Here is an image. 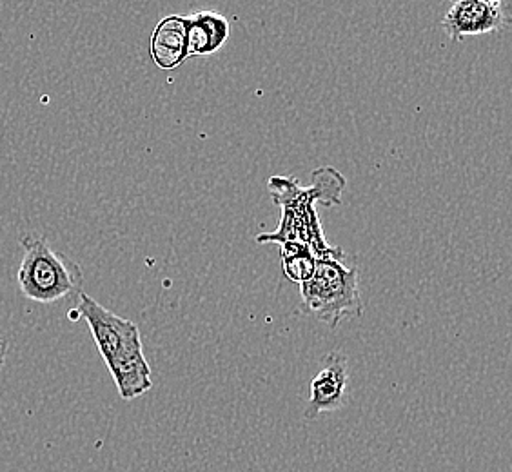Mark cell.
<instances>
[{
  "mask_svg": "<svg viewBox=\"0 0 512 472\" xmlns=\"http://www.w3.org/2000/svg\"><path fill=\"white\" fill-rule=\"evenodd\" d=\"M24 256L17 271L20 295L30 302L53 305L82 295L84 275L77 262L57 253L44 236H20Z\"/></svg>",
  "mask_w": 512,
  "mask_h": 472,
  "instance_id": "cell-1",
  "label": "cell"
},
{
  "mask_svg": "<svg viewBox=\"0 0 512 472\" xmlns=\"http://www.w3.org/2000/svg\"><path fill=\"white\" fill-rule=\"evenodd\" d=\"M344 260L340 247L333 255L318 258L315 275L300 286L302 311L331 329L364 315L358 269L345 266Z\"/></svg>",
  "mask_w": 512,
  "mask_h": 472,
  "instance_id": "cell-2",
  "label": "cell"
},
{
  "mask_svg": "<svg viewBox=\"0 0 512 472\" xmlns=\"http://www.w3.org/2000/svg\"><path fill=\"white\" fill-rule=\"evenodd\" d=\"M77 313L88 322L89 331L93 335L104 364L111 362L122 349L142 342L137 324L109 311L86 293L79 296Z\"/></svg>",
  "mask_w": 512,
  "mask_h": 472,
  "instance_id": "cell-3",
  "label": "cell"
},
{
  "mask_svg": "<svg viewBox=\"0 0 512 472\" xmlns=\"http://www.w3.org/2000/svg\"><path fill=\"white\" fill-rule=\"evenodd\" d=\"M512 24V8L500 0H458L442 20L445 35L453 42L500 31Z\"/></svg>",
  "mask_w": 512,
  "mask_h": 472,
  "instance_id": "cell-4",
  "label": "cell"
},
{
  "mask_svg": "<svg viewBox=\"0 0 512 472\" xmlns=\"http://www.w3.org/2000/svg\"><path fill=\"white\" fill-rule=\"evenodd\" d=\"M349 362L342 351H331L324 358V365L309 384L304 420L313 422L320 414L335 413L347 404Z\"/></svg>",
  "mask_w": 512,
  "mask_h": 472,
  "instance_id": "cell-5",
  "label": "cell"
},
{
  "mask_svg": "<svg viewBox=\"0 0 512 472\" xmlns=\"http://www.w3.org/2000/svg\"><path fill=\"white\" fill-rule=\"evenodd\" d=\"M149 53L158 68L173 71L189 59V20L168 15L158 22L149 40Z\"/></svg>",
  "mask_w": 512,
  "mask_h": 472,
  "instance_id": "cell-6",
  "label": "cell"
},
{
  "mask_svg": "<svg viewBox=\"0 0 512 472\" xmlns=\"http://www.w3.org/2000/svg\"><path fill=\"white\" fill-rule=\"evenodd\" d=\"M106 365L122 400H135L153 389L151 367L142 349V342L122 349Z\"/></svg>",
  "mask_w": 512,
  "mask_h": 472,
  "instance_id": "cell-7",
  "label": "cell"
},
{
  "mask_svg": "<svg viewBox=\"0 0 512 472\" xmlns=\"http://www.w3.org/2000/svg\"><path fill=\"white\" fill-rule=\"evenodd\" d=\"M189 59L206 57L224 48L231 30L226 17L218 11H197L189 15Z\"/></svg>",
  "mask_w": 512,
  "mask_h": 472,
  "instance_id": "cell-8",
  "label": "cell"
},
{
  "mask_svg": "<svg viewBox=\"0 0 512 472\" xmlns=\"http://www.w3.org/2000/svg\"><path fill=\"white\" fill-rule=\"evenodd\" d=\"M282 256V269L284 275L296 284H304L311 276L315 275L318 256L307 244L291 242L280 246Z\"/></svg>",
  "mask_w": 512,
  "mask_h": 472,
  "instance_id": "cell-9",
  "label": "cell"
},
{
  "mask_svg": "<svg viewBox=\"0 0 512 472\" xmlns=\"http://www.w3.org/2000/svg\"><path fill=\"white\" fill-rule=\"evenodd\" d=\"M8 340H4V338H0V371L4 369V365H6V360H8Z\"/></svg>",
  "mask_w": 512,
  "mask_h": 472,
  "instance_id": "cell-10",
  "label": "cell"
}]
</instances>
